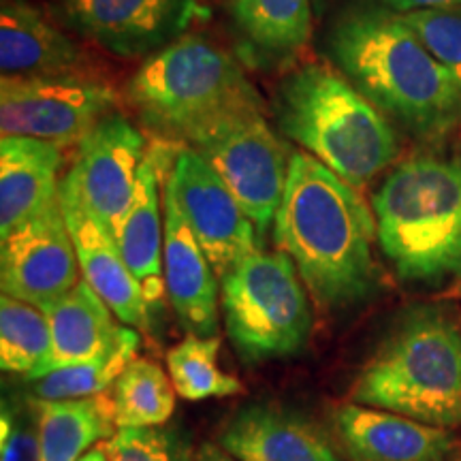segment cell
Segmentation results:
<instances>
[{
    "label": "cell",
    "instance_id": "6da1fadb",
    "mask_svg": "<svg viewBox=\"0 0 461 461\" xmlns=\"http://www.w3.org/2000/svg\"><path fill=\"white\" fill-rule=\"evenodd\" d=\"M274 230L305 288L327 308L363 302L376 286L374 212L359 188L310 154H291Z\"/></svg>",
    "mask_w": 461,
    "mask_h": 461
},
{
    "label": "cell",
    "instance_id": "7a4b0ae2",
    "mask_svg": "<svg viewBox=\"0 0 461 461\" xmlns=\"http://www.w3.org/2000/svg\"><path fill=\"white\" fill-rule=\"evenodd\" d=\"M330 17L327 60L389 120L431 140L459 126L461 84L402 15L344 9Z\"/></svg>",
    "mask_w": 461,
    "mask_h": 461
},
{
    "label": "cell",
    "instance_id": "3957f363",
    "mask_svg": "<svg viewBox=\"0 0 461 461\" xmlns=\"http://www.w3.org/2000/svg\"><path fill=\"white\" fill-rule=\"evenodd\" d=\"M272 112L280 135L355 188L370 184L400 152L391 120L331 65L291 68L274 92Z\"/></svg>",
    "mask_w": 461,
    "mask_h": 461
},
{
    "label": "cell",
    "instance_id": "277c9868",
    "mask_svg": "<svg viewBox=\"0 0 461 461\" xmlns=\"http://www.w3.org/2000/svg\"><path fill=\"white\" fill-rule=\"evenodd\" d=\"M376 240L397 278L440 285L461 278V163L420 154L372 194Z\"/></svg>",
    "mask_w": 461,
    "mask_h": 461
},
{
    "label": "cell",
    "instance_id": "5b68a950",
    "mask_svg": "<svg viewBox=\"0 0 461 461\" xmlns=\"http://www.w3.org/2000/svg\"><path fill=\"white\" fill-rule=\"evenodd\" d=\"M361 406L434 425H461V331L436 308H417L363 367L353 389Z\"/></svg>",
    "mask_w": 461,
    "mask_h": 461
},
{
    "label": "cell",
    "instance_id": "8992f818",
    "mask_svg": "<svg viewBox=\"0 0 461 461\" xmlns=\"http://www.w3.org/2000/svg\"><path fill=\"white\" fill-rule=\"evenodd\" d=\"M124 99L146 129L163 141L186 146L203 126L261 101V95L229 51L184 34L141 62L124 86Z\"/></svg>",
    "mask_w": 461,
    "mask_h": 461
},
{
    "label": "cell",
    "instance_id": "52a82bcc",
    "mask_svg": "<svg viewBox=\"0 0 461 461\" xmlns=\"http://www.w3.org/2000/svg\"><path fill=\"white\" fill-rule=\"evenodd\" d=\"M221 280L224 327L241 359L261 363L303 350L312 331V310L286 252L258 250Z\"/></svg>",
    "mask_w": 461,
    "mask_h": 461
},
{
    "label": "cell",
    "instance_id": "ba28073f",
    "mask_svg": "<svg viewBox=\"0 0 461 461\" xmlns=\"http://www.w3.org/2000/svg\"><path fill=\"white\" fill-rule=\"evenodd\" d=\"M186 146L214 167L263 240L276 222L291 163L286 146L265 120L263 99L222 113Z\"/></svg>",
    "mask_w": 461,
    "mask_h": 461
},
{
    "label": "cell",
    "instance_id": "9c48e42d",
    "mask_svg": "<svg viewBox=\"0 0 461 461\" xmlns=\"http://www.w3.org/2000/svg\"><path fill=\"white\" fill-rule=\"evenodd\" d=\"M120 96L92 73L3 77L0 132L56 146H77L86 132L112 115Z\"/></svg>",
    "mask_w": 461,
    "mask_h": 461
},
{
    "label": "cell",
    "instance_id": "30bf717a",
    "mask_svg": "<svg viewBox=\"0 0 461 461\" xmlns=\"http://www.w3.org/2000/svg\"><path fill=\"white\" fill-rule=\"evenodd\" d=\"M167 184L218 278L261 250L255 222L214 167L193 148L177 149Z\"/></svg>",
    "mask_w": 461,
    "mask_h": 461
},
{
    "label": "cell",
    "instance_id": "8fae6325",
    "mask_svg": "<svg viewBox=\"0 0 461 461\" xmlns=\"http://www.w3.org/2000/svg\"><path fill=\"white\" fill-rule=\"evenodd\" d=\"M207 14L199 0H60L65 24L118 58H149Z\"/></svg>",
    "mask_w": 461,
    "mask_h": 461
},
{
    "label": "cell",
    "instance_id": "7c38bea8",
    "mask_svg": "<svg viewBox=\"0 0 461 461\" xmlns=\"http://www.w3.org/2000/svg\"><path fill=\"white\" fill-rule=\"evenodd\" d=\"M146 154L143 132L124 115L112 113L82 137L65 176L82 205L113 238L131 207Z\"/></svg>",
    "mask_w": 461,
    "mask_h": 461
},
{
    "label": "cell",
    "instance_id": "4fadbf2b",
    "mask_svg": "<svg viewBox=\"0 0 461 461\" xmlns=\"http://www.w3.org/2000/svg\"><path fill=\"white\" fill-rule=\"evenodd\" d=\"M3 295L43 305L82 280L60 197L0 240Z\"/></svg>",
    "mask_w": 461,
    "mask_h": 461
},
{
    "label": "cell",
    "instance_id": "5bb4252c",
    "mask_svg": "<svg viewBox=\"0 0 461 461\" xmlns=\"http://www.w3.org/2000/svg\"><path fill=\"white\" fill-rule=\"evenodd\" d=\"M165 288L184 330L212 338L218 330V276L184 221L169 184H163Z\"/></svg>",
    "mask_w": 461,
    "mask_h": 461
},
{
    "label": "cell",
    "instance_id": "9a60e30c",
    "mask_svg": "<svg viewBox=\"0 0 461 461\" xmlns=\"http://www.w3.org/2000/svg\"><path fill=\"white\" fill-rule=\"evenodd\" d=\"M333 429L350 461H448L455 445L445 428L361 403L339 406Z\"/></svg>",
    "mask_w": 461,
    "mask_h": 461
},
{
    "label": "cell",
    "instance_id": "2e32d148",
    "mask_svg": "<svg viewBox=\"0 0 461 461\" xmlns=\"http://www.w3.org/2000/svg\"><path fill=\"white\" fill-rule=\"evenodd\" d=\"M60 205L82 278L112 308L115 319L131 327L141 325L146 321L148 302L140 282L126 265L113 235L86 210L65 177L60 180Z\"/></svg>",
    "mask_w": 461,
    "mask_h": 461
},
{
    "label": "cell",
    "instance_id": "e0dca14e",
    "mask_svg": "<svg viewBox=\"0 0 461 461\" xmlns=\"http://www.w3.org/2000/svg\"><path fill=\"white\" fill-rule=\"evenodd\" d=\"M221 447L240 461H344L325 431L302 414L267 403L235 414Z\"/></svg>",
    "mask_w": 461,
    "mask_h": 461
},
{
    "label": "cell",
    "instance_id": "ac0fdd59",
    "mask_svg": "<svg viewBox=\"0 0 461 461\" xmlns=\"http://www.w3.org/2000/svg\"><path fill=\"white\" fill-rule=\"evenodd\" d=\"M86 51L43 11L26 0H3L0 68L3 77L90 73Z\"/></svg>",
    "mask_w": 461,
    "mask_h": 461
},
{
    "label": "cell",
    "instance_id": "d6986e66",
    "mask_svg": "<svg viewBox=\"0 0 461 461\" xmlns=\"http://www.w3.org/2000/svg\"><path fill=\"white\" fill-rule=\"evenodd\" d=\"M60 149L32 137L0 140V240L60 197Z\"/></svg>",
    "mask_w": 461,
    "mask_h": 461
},
{
    "label": "cell",
    "instance_id": "ffe728a7",
    "mask_svg": "<svg viewBox=\"0 0 461 461\" xmlns=\"http://www.w3.org/2000/svg\"><path fill=\"white\" fill-rule=\"evenodd\" d=\"M41 308L50 321L51 353L39 378L62 367L92 361L105 353L120 331L112 308L84 278L65 295L50 299Z\"/></svg>",
    "mask_w": 461,
    "mask_h": 461
},
{
    "label": "cell",
    "instance_id": "44dd1931",
    "mask_svg": "<svg viewBox=\"0 0 461 461\" xmlns=\"http://www.w3.org/2000/svg\"><path fill=\"white\" fill-rule=\"evenodd\" d=\"M244 54L263 67H285L308 48L314 0H230Z\"/></svg>",
    "mask_w": 461,
    "mask_h": 461
},
{
    "label": "cell",
    "instance_id": "7402d4cb",
    "mask_svg": "<svg viewBox=\"0 0 461 461\" xmlns=\"http://www.w3.org/2000/svg\"><path fill=\"white\" fill-rule=\"evenodd\" d=\"M160 167L152 154H146L131 207L120 224L118 241L126 265L140 282L148 308L158 303L167 293L165 288V221L160 218Z\"/></svg>",
    "mask_w": 461,
    "mask_h": 461
},
{
    "label": "cell",
    "instance_id": "603a6c76",
    "mask_svg": "<svg viewBox=\"0 0 461 461\" xmlns=\"http://www.w3.org/2000/svg\"><path fill=\"white\" fill-rule=\"evenodd\" d=\"M39 447L43 461H77L113 436V400L109 393L75 400H37Z\"/></svg>",
    "mask_w": 461,
    "mask_h": 461
},
{
    "label": "cell",
    "instance_id": "cb8c5ba5",
    "mask_svg": "<svg viewBox=\"0 0 461 461\" xmlns=\"http://www.w3.org/2000/svg\"><path fill=\"white\" fill-rule=\"evenodd\" d=\"M115 428H157L171 419L176 387L158 363L135 357L112 387Z\"/></svg>",
    "mask_w": 461,
    "mask_h": 461
},
{
    "label": "cell",
    "instance_id": "d4e9b609",
    "mask_svg": "<svg viewBox=\"0 0 461 461\" xmlns=\"http://www.w3.org/2000/svg\"><path fill=\"white\" fill-rule=\"evenodd\" d=\"M51 353L50 321L41 305L0 299V367L37 380Z\"/></svg>",
    "mask_w": 461,
    "mask_h": 461
},
{
    "label": "cell",
    "instance_id": "484cf974",
    "mask_svg": "<svg viewBox=\"0 0 461 461\" xmlns=\"http://www.w3.org/2000/svg\"><path fill=\"white\" fill-rule=\"evenodd\" d=\"M140 336L132 327L120 325L118 336L105 353L95 357L92 361L79 366L62 367L50 372L48 376L37 380V400H75V397H90L109 393L120 374L137 357Z\"/></svg>",
    "mask_w": 461,
    "mask_h": 461
},
{
    "label": "cell",
    "instance_id": "4316f807",
    "mask_svg": "<svg viewBox=\"0 0 461 461\" xmlns=\"http://www.w3.org/2000/svg\"><path fill=\"white\" fill-rule=\"evenodd\" d=\"M167 370L176 393L188 402L230 397L244 391L240 380L221 367V342L216 336L188 333L167 353Z\"/></svg>",
    "mask_w": 461,
    "mask_h": 461
},
{
    "label": "cell",
    "instance_id": "83f0119b",
    "mask_svg": "<svg viewBox=\"0 0 461 461\" xmlns=\"http://www.w3.org/2000/svg\"><path fill=\"white\" fill-rule=\"evenodd\" d=\"M109 461H194L186 442L176 429L122 428L105 442Z\"/></svg>",
    "mask_w": 461,
    "mask_h": 461
},
{
    "label": "cell",
    "instance_id": "f1b7e54d",
    "mask_svg": "<svg viewBox=\"0 0 461 461\" xmlns=\"http://www.w3.org/2000/svg\"><path fill=\"white\" fill-rule=\"evenodd\" d=\"M402 20L461 84V5L419 9Z\"/></svg>",
    "mask_w": 461,
    "mask_h": 461
},
{
    "label": "cell",
    "instance_id": "f546056e",
    "mask_svg": "<svg viewBox=\"0 0 461 461\" xmlns=\"http://www.w3.org/2000/svg\"><path fill=\"white\" fill-rule=\"evenodd\" d=\"M3 457L0 461H43L39 447L37 425L14 417L9 411L3 412Z\"/></svg>",
    "mask_w": 461,
    "mask_h": 461
},
{
    "label": "cell",
    "instance_id": "4dcf8cb0",
    "mask_svg": "<svg viewBox=\"0 0 461 461\" xmlns=\"http://www.w3.org/2000/svg\"><path fill=\"white\" fill-rule=\"evenodd\" d=\"M448 5H461V0H314V14L333 15L344 9H383L403 15L419 9L448 7Z\"/></svg>",
    "mask_w": 461,
    "mask_h": 461
},
{
    "label": "cell",
    "instance_id": "1f68e13d",
    "mask_svg": "<svg viewBox=\"0 0 461 461\" xmlns=\"http://www.w3.org/2000/svg\"><path fill=\"white\" fill-rule=\"evenodd\" d=\"M194 461H240L238 457H233L229 451H224L221 445H205L199 447V451L194 453Z\"/></svg>",
    "mask_w": 461,
    "mask_h": 461
},
{
    "label": "cell",
    "instance_id": "d6a6232c",
    "mask_svg": "<svg viewBox=\"0 0 461 461\" xmlns=\"http://www.w3.org/2000/svg\"><path fill=\"white\" fill-rule=\"evenodd\" d=\"M77 461H109L107 459V451H105V445H99L95 448H90L88 453L82 455Z\"/></svg>",
    "mask_w": 461,
    "mask_h": 461
}]
</instances>
